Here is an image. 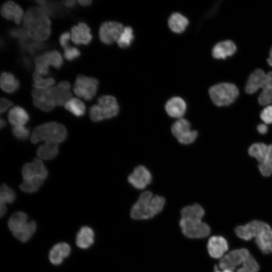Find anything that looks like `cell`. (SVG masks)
I'll return each mask as SVG.
<instances>
[{"label": "cell", "instance_id": "obj_1", "mask_svg": "<svg viewBox=\"0 0 272 272\" xmlns=\"http://www.w3.org/2000/svg\"><path fill=\"white\" fill-rule=\"evenodd\" d=\"M204 214L203 209L196 203L182 209L179 225L185 236L190 238H202L209 235L210 227L201 220Z\"/></svg>", "mask_w": 272, "mask_h": 272}, {"label": "cell", "instance_id": "obj_2", "mask_svg": "<svg viewBox=\"0 0 272 272\" xmlns=\"http://www.w3.org/2000/svg\"><path fill=\"white\" fill-rule=\"evenodd\" d=\"M23 24L26 34L34 40L43 41L50 35V20L41 7L29 8L24 16Z\"/></svg>", "mask_w": 272, "mask_h": 272}, {"label": "cell", "instance_id": "obj_3", "mask_svg": "<svg viewBox=\"0 0 272 272\" xmlns=\"http://www.w3.org/2000/svg\"><path fill=\"white\" fill-rule=\"evenodd\" d=\"M165 203L163 197L153 195L150 191H145L141 194L132 207L130 216L134 220L151 219L162 211Z\"/></svg>", "mask_w": 272, "mask_h": 272}, {"label": "cell", "instance_id": "obj_4", "mask_svg": "<svg viewBox=\"0 0 272 272\" xmlns=\"http://www.w3.org/2000/svg\"><path fill=\"white\" fill-rule=\"evenodd\" d=\"M67 134L64 125L56 122H49L37 126L32 132L30 140L33 144L42 141L59 143L64 141Z\"/></svg>", "mask_w": 272, "mask_h": 272}, {"label": "cell", "instance_id": "obj_5", "mask_svg": "<svg viewBox=\"0 0 272 272\" xmlns=\"http://www.w3.org/2000/svg\"><path fill=\"white\" fill-rule=\"evenodd\" d=\"M119 106L115 98L110 95L100 97L97 104L89 109V116L94 122L102 121L115 117L119 112Z\"/></svg>", "mask_w": 272, "mask_h": 272}, {"label": "cell", "instance_id": "obj_6", "mask_svg": "<svg viewBox=\"0 0 272 272\" xmlns=\"http://www.w3.org/2000/svg\"><path fill=\"white\" fill-rule=\"evenodd\" d=\"M209 93L213 102L221 107L232 104L238 96L239 90L233 84L221 83L212 86Z\"/></svg>", "mask_w": 272, "mask_h": 272}, {"label": "cell", "instance_id": "obj_7", "mask_svg": "<svg viewBox=\"0 0 272 272\" xmlns=\"http://www.w3.org/2000/svg\"><path fill=\"white\" fill-rule=\"evenodd\" d=\"M98 84L97 79L79 75L76 78L73 91L78 97L90 101L96 95Z\"/></svg>", "mask_w": 272, "mask_h": 272}, {"label": "cell", "instance_id": "obj_8", "mask_svg": "<svg viewBox=\"0 0 272 272\" xmlns=\"http://www.w3.org/2000/svg\"><path fill=\"white\" fill-rule=\"evenodd\" d=\"M171 132L177 141L183 145L192 143L198 135L196 130H191L189 122L183 118L178 119L173 123Z\"/></svg>", "mask_w": 272, "mask_h": 272}, {"label": "cell", "instance_id": "obj_9", "mask_svg": "<svg viewBox=\"0 0 272 272\" xmlns=\"http://www.w3.org/2000/svg\"><path fill=\"white\" fill-rule=\"evenodd\" d=\"M250 254L249 251L246 248L232 250L220 259L218 266L221 269L234 271L239 265L242 264Z\"/></svg>", "mask_w": 272, "mask_h": 272}, {"label": "cell", "instance_id": "obj_10", "mask_svg": "<svg viewBox=\"0 0 272 272\" xmlns=\"http://www.w3.org/2000/svg\"><path fill=\"white\" fill-rule=\"evenodd\" d=\"M50 88L45 89L34 88L32 91L33 104L43 111H50L56 106Z\"/></svg>", "mask_w": 272, "mask_h": 272}, {"label": "cell", "instance_id": "obj_11", "mask_svg": "<svg viewBox=\"0 0 272 272\" xmlns=\"http://www.w3.org/2000/svg\"><path fill=\"white\" fill-rule=\"evenodd\" d=\"M123 28L120 23L116 21L105 22L100 28L99 38L103 43L111 44L117 41Z\"/></svg>", "mask_w": 272, "mask_h": 272}, {"label": "cell", "instance_id": "obj_12", "mask_svg": "<svg viewBox=\"0 0 272 272\" xmlns=\"http://www.w3.org/2000/svg\"><path fill=\"white\" fill-rule=\"evenodd\" d=\"M267 224L259 220L252 221L245 225L237 226L235 229L236 235L244 240L256 238L265 228Z\"/></svg>", "mask_w": 272, "mask_h": 272}, {"label": "cell", "instance_id": "obj_13", "mask_svg": "<svg viewBox=\"0 0 272 272\" xmlns=\"http://www.w3.org/2000/svg\"><path fill=\"white\" fill-rule=\"evenodd\" d=\"M152 178L149 170L143 165H139L129 175L127 180L135 188L143 189L151 182Z\"/></svg>", "mask_w": 272, "mask_h": 272}, {"label": "cell", "instance_id": "obj_14", "mask_svg": "<svg viewBox=\"0 0 272 272\" xmlns=\"http://www.w3.org/2000/svg\"><path fill=\"white\" fill-rule=\"evenodd\" d=\"M22 173L24 180L35 177L44 180L48 175V172L43 163L38 158H35L32 162L25 164L23 167Z\"/></svg>", "mask_w": 272, "mask_h": 272}, {"label": "cell", "instance_id": "obj_15", "mask_svg": "<svg viewBox=\"0 0 272 272\" xmlns=\"http://www.w3.org/2000/svg\"><path fill=\"white\" fill-rule=\"evenodd\" d=\"M207 249L211 257L221 259L228 250V242L222 236H213L208 240Z\"/></svg>", "mask_w": 272, "mask_h": 272}, {"label": "cell", "instance_id": "obj_16", "mask_svg": "<svg viewBox=\"0 0 272 272\" xmlns=\"http://www.w3.org/2000/svg\"><path fill=\"white\" fill-rule=\"evenodd\" d=\"M71 38L73 42L77 45H88L92 40V35L88 25L81 22L72 28Z\"/></svg>", "mask_w": 272, "mask_h": 272}, {"label": "cell", "instance_id": "obj_17", "mask_svg": "<svg viewBox=\"0 0 272 272\" xmlns=\"http://www.w3.org/2000/svg\"><path fill=\"white\" fill-rule=\"evenodd\" d=\"M2 16L8 20L13 21L19 24L24 16V13L20 6L13 1L5 3L1 7Z\"/></svg>", "mask_w": 272, "mask_h": 272}, {"label": "cell", "instance_id": "obj_18", "mask_svg": "<svg viewBox=\"0 0 272 272\" xmlns=\"http://www.w3.org/2000/svg\"><path fill=\"white\" fill-rule=\"evenodd\" d=\"M71 86L69 82L63 81L56 86L50 88L56 105H65V103L72 98V94L70 91Z\"/></svg>", "mask_w": 272, "mask_h": 272}, {"label": "cell", "instance_id": "obj_19", "mask_svg": "<svg viewBox=\"0 0 272 272\" xmlns=\"http://www.w3.org/2000/svg\"><path fill=\"white\" fill-rule=\"evenodd\" d=\"M71 248L65 242H59L54 245L49 252V259L55 265L60 264L65 258L70 254Z\"/></svg>", "mask_w": 272, "mask_h": 272}, {"label": "cell", "instance_id": "obj_20", "mask_svg": "<svg viewBox=\"0 0 272 272\" xmlns=\"http://www.w3.org/2000/svg\"><path fill=\"white\" fill-rule=\"evenodd\" d=\"M165 108L167 113L170 117L180 119L185 113L186 104L181 97H174L167 101Z\"/></svg>", "mask_w": 272, "mask_h": 272}, {"label": "cell", "instance_id": "obj_21", "mask_svg": "<svg viewBox=\"0 0 272 272\" xmlns=\"http://www.w3.org/2000/svg\"><path fill=\"white\" fill-rule=\"evenodd\" d=\"M237 50V47L234 42L230 40L222 41L217 43L212 51L214 58L218 59H224L227 57L234 55Z\"/></svg>", "mask_w": 272, "mask_h": 272}, {"label": "cell", "instance_id": "obj_22", "mask_svg": "<svg viewBox=\"0 0 272 272\" xmlns=\"http://www.w3.org/2000/svg\"><path fill=\"white\" fill-rule=\"evenodd\" d=\"M266 77V74L260 69L255 70L249 77L245 88V92L249 94H254L263 87Z\"/></svg>", "mask_w": 272, "mask_h": 272}, {"label": "cell", "instance_id": "obj_23", "mask_svg": "<svg viewBox=\"0 0 272 272\" xmlns=\"http://www.w3.org/2000/svg\"><path fill=\"white\" fill-rule=\"evenodd\" d=\"M94 232L89 226L82 227L78 232L76 244L81 249H86L91 247L94 242Z\"/></svg>", "mask_w": 272, "mask_h": 272}, {"label": "cell", "instance_id": "obj_24", "mask_svg": "<svg viewBox=\"0 0 272 272\" xmlns=\"http://www.w3.org/2000/svg\"><path fill=\"white\" fill-rule=\"evenodd\" d=\"M255 241L258 248L263 253H272V229L268 224L255 238Z\"/></svg>", "mask_w": 272, "mask_h": 272}, {"label": "cell", "instance_id": "obj_25", "mask_svg": "<svg viewBox=\"0 0 272 272\" xmlns=\"http://www.w3.org/2000/svg\"><path fill=\"white\" fill-rule=\"evenodd\" d=\"M8 118L9 122L16 126L26 124L29 120V116L23 108L16 106L9 111Z\"/></svg>", "mask_w": 272, "mask_h": 272}, {"label": "cell", "instance_id": "obj_26", "mask_svg": "<svg viewBox=\"0 0 272 272\" xmlns=\"http://www.w3.org/2000/svg\"><path fill=\"white\" fill-rule=\"evenodd\" d=\"M271 151L272 145L256 143L249 147L248 152L250 156L255 158L260 163L267 157Z\"/></svg>", "mask_w": 272, "mask_h": 272}, {"label": "cell", "instance_id": "obj_27", "mask_svg": "<svg viewBox=\"0 0 272 272\" xmlns=\"http://www.w3.org/2000/svg\"><path fill=\"white\" fill-rule=\"evenodd\" d=\"M168 26L172 31L181 33L184 31L189 24L188 20L179 13H174L168 19Z\"/></svg>", "mask_w": 272, "mask_h": 272}, {"label": "cell", "instance_id": "obj_28", "mask_svg": "<svg viewBox=\"0 0 272 272\" xmlns=\"http://www.w3.org/2000/svg\"><path fill=\"white\" fill-rule=\"evenodd\" d=\"M58 153V143L54 142L47 141L40 146L37 151V156L43 160H51L54 158Z\"/></svg>", "mask_w": 272, "mask_h": 272}, {"label": "cell", "instance_id": "obj_29", "mask_svg": "<svg viewBox=\"0 0 272 272\" xmlns=\"http://www.w3.org/2000/svg\"><path fill=\"white\" fill-rule=\"evenodd\" d=\"M19 81L11 73L3 72L1 75L0 86L5 92L13 93L19 88Z\"/></svg>", "mask_w": 272, "mask_h": 272}, {"label": "cell", "instance_id": "obj_30", "mask_svg": "<svg viewBox=\"0 0 272 272\" xmlns=\"http://www.w3.org/2000/svg\"><path fill=\"white\" fill-rule=\"evenodd\" d=\"M258 101L261 105H269L272 104V72L266 74L265 83L262 88Z\"/></svg>", "mask_w": 272, "mask_h": 272}, {"label": "cell", "instance_id": "obj_31", "mask_svg": "<svg viewBox=\"0 0 272 272\" xmlns=\"http://www.w3.org/2000/svg\"><path fill=\"white\" fill-rule=\"evenodd\" d=\"M36 227L35 222L30 221L20 229L13 233V234L19 241L26 242L32 237L36 231Z\"/></svg>", "mask_w": 272, "mask_h": 272}, {"label": "cell", "instance_id": "obj_32", "mask_svg": "<svg viewBox=\"0 0 272 272\" xmlns=\"http://www.w3.org/2000/svg\"><path fill=\"white\" fill-rule=\"evenodd\" d=\"M28 222V216L26 213L17 212L10 217L8 225L10 231L14 233L22 228Z\"/></svg>", "mask_w": 272, "mask_h": 272}, {"label": "cell", "instance_id": "obj_33", "mask_svg": "<svg viewBox=\"0 0 272 272\" xmlns=\"http://www.w3.org/2000/svg\"><path fill=\"white\" fill-rule=\"evenodd\" d=\"M65 109L75 116L81 117L84 115L86 107L84 103L79 99L72 98L64 105Z\"/></svg>", "mask_w": 272, "mask_h": 272}, {"label": "cell", "instance_id": "obj_34", "mask_svg": "<svg viewBox=\"0 0 272 272\" xmlns=\"http://www.w3.org/2000/svg\"><path fill=\"white\" fill-rule=\"evenodd\" d=\"M44 179L35 177L24 180L20 184V188L24 192L33 193L36 192L43 185Z\"/></svg>", "mask_w": 272, "mask_h": 272}, {"label": "cell", "instance_id": "obj_35", "mask_svg": "<svg viewBox=\"0 0 272 272\" xmlns=\"http://www.w3.org/2000/svg\"><path fill=\"white\" fill-rule=\"evenodd\" d=\"M134 39L133 29L129 26L124 27L117 43L119 47L125 48L129 46Z\"/></svg>", "mask_w": 272, "mask_h": 272}, {"label": "cell", "instance_id": "obj_36", "mask_svg": "<svg viewBox=\"0 0 272 272\" xmlns=\"http://www.w3.org/2000/svg\"><path fill=\"white\" fill-rule=\"evenodd\" d=\"M47 64L56 69H60L63 63V59L60 53L55 50L48 51L42 54Z\"/></svg>", "mask_w": 272, "mask_h": 272}, {"label": "cell", "instance_id": "obj_37", "mask_svg": "<svg viewBox=\"0 0 272 272\" xmlns=\"http://www.w3.org/2000/svg\"><path fill=\"white\" fill-rule=\"evenodd\" d=\"M33 86L35 89H45L50 88L55 83L53 78L43 79L41 75L35 72L33 74Z\"/></svg>", "mask_w": 272, "mask_h": 272}, {"label": "cell", "instance_id": "obj_38", "mask_svg": "<svg viewBox=\"0 0 272 272\" xmlns=\"http://www.w3.org/2000/svg\"><path fill=\"white\" fill-rule=\"evenodd\" d=\"M16 197L15 191L7 185H2L0 190V202L6 205L13 203Z\"/></svg>", "mask_w": 272, "mask_h": 272}, {"label": "cell", "instance_id": "obj_39", "mask_svg": "<svg viewBox=\"0 0 272 272\" xmlns=\"http://www.w3.org/2000/svg\"><path fill=\"white\" fill-rule=\"evenodd\" d=\"M259 265L250 254L244 261L241 266L237 269L236 272H257Z\"/></svg>", "mask_w": 272, "mask_h": 272}, {"label": "cell", "instance_id": "obj_40", "mask_svg": "<svg viewBox=\"0 0 272 272\" xmlns=\"http://www.w3.org/2000/svg\"><path fill=\"white\" fill-rule=\"evenodd\" d=\"M35 72L40 75H46L49 72V65L42 54L37 56L35 58Z\"/></svg>", "mask_w": 272, "mask_h": 272}, {"label": "cell", "instance_id": "obj_41", "mask_svg": "<svg viewBox=\"0 0 272 272\" xmlns=\"http://www.w3.org/2000/svg\"><path fill=\"white\" fill-rule=\"evenodd\" d=\"M12 133L17 139L23 141L29 137L30 130L24 125L16 126L12 129Z\"/></svg>", "mask_w": 272, "mask_h": 272}, {"label": "cell", "instance_id": "obj_42", "mask_svg": "<svg viewBox=\"0 0 272 272\" xmlns=\"http://www.w3.org/2000/svg\"><path fill=\"white\" fill-rule=\"evenodd\" d=\"M63 49L64 56L66 60L69 61L76 59L81 55V52L79 49L75 47H71L69 45L64 47Z\"/></svg>", "mask_w": 272, "mask_h": 272}, {"label": "cell", "instance_id": "obj_43", "mask_svg": "<svg viewBox=\"0 0 272 272\" xmlns=\"http://www.w3.org/2000/svg\"><path fill=\"white\" fill-rule=\"evenodd\" d=\"M260 117L264 123L272 124V105L266 106L261 111Z\"/></svg>", "mask_w": 272, "mask_h": 272}, {"label": "cell", "instance_id": "obj_44", "mask_svg": "<svg viewBox=\"0 0 272 272\" xmlns=\"http://www.w3.org/2000/svg\"><path fill=\"white\" fill-rule=\"evenodd\" d=\"M71 38L70 32H65L62 33L59 37V43L60 45L64 48L69 45L68 42Z\"/></svg>", "mask_w": 272, "mask_h": 272}, {"label": "cell", "instance_id": "obj_45", "mask_svg": "<svg viewBox=\"0 0 272 272\" xmlns=\"http://www.w3.org/2000/svg\"><path fill=\"white\" fill-rule=\"evenodd\" d=\"M13 105V103L10 100L5 98L1 99L0 112L1 113L5 112L10 107Z\"/></svg>", "mask_w": 272, "mask_h": 272}, {"label": "cell", "instance_id": "obj_46", "mask_svg": "<svg viewBox=\"0 0 272 272\" xmlns=\"http://www.w3.org/2000/svg\"><path fill=\"white\" fill-rule=\"evenodd\" d=\"M257 130L259 133L263 134L267 133L268 127L267 124L265 123H261L257 125Z\"/></svg>", "mask_w": 272, "mask_h": 272}, {"label": "cell", "instance_id": "obj_47", "mask_svg": "<svg viewBox=\"0 0 272 272\" xmlns=\"http://www.w3.org/2000/svg\"><path fill=\"white\" fill-rule=\"evenodd\" d=\"M64 5L69 8L74 7L76 5V1L75 0H67L62 1Z\"/></svg>", "mask_w": 272, "mask_h": 272}, {"label": "cell", "instance_id": "obj_48", "mask_svg": "<svg viewBox=\"0 0 272 272\" xmlns=\"http://www.w3.org/2000/svg\"><path fill=\"white\" fill-rule=\"evenodd\" d=\"M78 3L83 6H90L92 3L91 0H79L78 1Z\"/></svg>", "mask_w": 272, "mask_h": 272}, {"label": "cell", "instance_id": "obj_49", "mask_svg": "<svg viewBox=\"0 0 272 272\" xmlns=\"http://www.w3.org/2000/svg\"><path fill=\"white\" fill-rule=\"evenodd\" d=\"M0 210L1 217H2L3 216H4V215L7 212V208L6 207V205L1 203Z\"/></svg>", "mask_w": 272, "mask_h": 272}, {"label": "cell", "instance_id": "obj_50", "mask_svg": "<svg viewBox=\"0 0 272 272\" xmlns=\"http://www.w3.org/2000/svg\"><path fill=\"white\" fill-rule=\"evenodd\" d=\"M214 272H234V271L229 270V269H221L220 270L219 269V266L218 265H215Z\"/></svg>", "mask_w": 272, "mask_h": 272}, {"label": "cell", "instance_id": "obj_51", "mask_svg": "<svg viewBox=\"0 0 272 272\" xmlns=\"http://www.w3.org/2000/svg\"><path fill=\"white\" fill-rule=\"evenodd\" d=\"M267 62L270 66H272V47L270 50L269 56L267 59Z\"/></svg>", "mask_w": 272, "mask_h": 272}, {"label": "cell", "instance_id": "obj_52", "mask_svg": "<svg viewBox=\"0 0 272 272\" xmlns=\"http://www.w3.org/2000/svg\"><path fill=\"white\" fill-rule=\"evenodd\" d=\"M6 125V123L4 119H3L2 118L1 119V123H0V126L1 128H3L5 125Z\"/></svg>", "mask_w": 272, "mask_h": 272}]
</instances>
